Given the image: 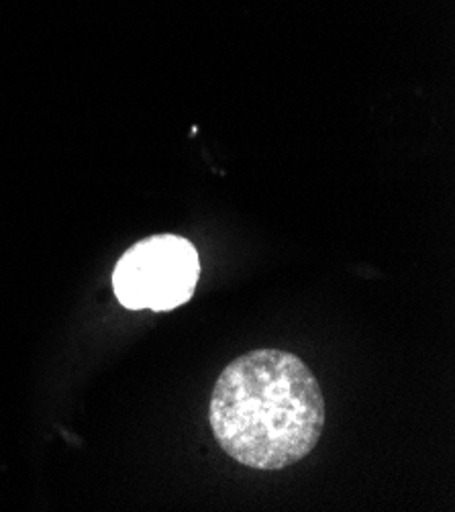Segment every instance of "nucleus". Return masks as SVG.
<instances>
[{"label":"nucleus","instance_id":"1","mask_svg":"<svg viewBox=\"0 0 455 512\" xmlns=\"http://www.w3.org/2000/svg\"><path fill=\"white\" fill-rule=\"evenodd\" d=\"M327 419L319 380L298 355L254 349L215 382L209 423L237 464L274 472L302 462L317 447Z\"/></svg>","mask_w":455,"mask_h":512},{"label":"nucleus","instance_id":"2","mask_svg":"<svg viewBox=\"0 0 455 512\" xmlns=\"http://www.w3.org/2000/svg\"><path fill=\"white\" fill-rule=\"evenodd\" d=\"M198 278L196 247L186 237L160 233L121 255L113 272V288L129 311L168 313L194 296Z\"/></svg>","mask_w":455,"mask_h":512}]
</instances>
